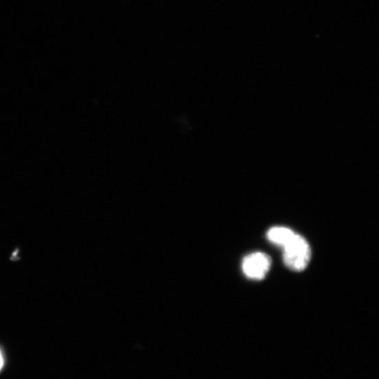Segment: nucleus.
Masks as SVG:
<instances>
[{"label": "nucleus", "mask_w": 379, "mask_h": 379, "mask_svg": "<svg viewBox=\"0 0 379 379\" xmlns=\"http://www.w3.org/2000/svg\"><path fill=\"white\" fill-rule=\"evenodd\" d=\"M3 365H4V360L1 352H0V370H1V369L3 368Z\"/></svg>", "instance_id": "obj_4"}, {"label": "nucleus", "mask_w": 379, "mask_h": 379, "mask_svg": "<svg viewBox=\"0 0 379 379\" xmlns=\"http://www.w3.org/2000/svg\"><path fill=\"white\" fill-rule=\"evenodd\" d=\"M283 262L291 271H304L311 260V249L307 240L295 233L283 246Z\"/></svg>", "instance_id": "obj_1"}, {"label": "nucleus", "mask_w": 379, "mask_h": 379, "mask_svg": "<svg viewBox=\"0 0 379 379\" xmlns=\"http://www.w3.org/2000/svg\"><path fill=\"white\" fill-rule=\"evenodd\" d=\"M271 264V258L266 253L255 252L243 259L242 268L249 279L262 280L268 273Z\"/></svg>", "instance_id": "obj_2"}, {"label": "nucleus", "mask_w": 379, "mask_h": 379, "mask_svg": "<svg viewBox=\"0 0 379 379\" xmlns=\"http://www.w3.org/2000/svg\"><path fill=\"white\" fill-rule=\"evenodd\" d=\"M295 234L292 230L286 227H273L268 231L267 238L272 243L282 247Z\"/></svg>", "instance_id": "obj_3"}]
</instances>
